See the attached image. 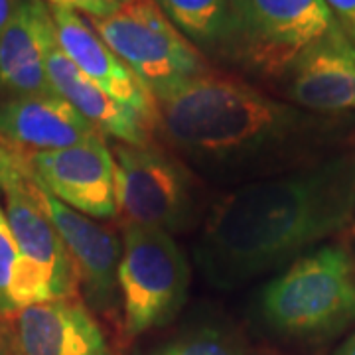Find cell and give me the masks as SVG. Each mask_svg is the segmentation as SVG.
Returning <instances> with one entry per match:
<instances>
[{"mask_svg": "<svg viewBox=\"0 0 355 355\" xmlns=\"http://www.w3.org/2000/svg\"><path fill=\"white\" fill-rule=\"evenodd\" d=\"M0 355H16L10 331H8V328H4V326H0Z\"/></svg>", "mask_w": 355, "mask_h": 355, "instance_id": "obj_23", "label": "cell"}, {"mask_svg": "<svg viewBox=\"0 0 355 355\" xmlns=\"http://www.w3.org/2000/svg\"><path fill=\"white\" fill-rule=\"evenodd\" d=\"M51 38L50 6L42 0H16L12 18L0 36V93L4 99L55 95L46 71Z\"/></svg>", "mask_w": 355, "mask_h": 355, "instance_id": "obj_14", "label": "cell"}, {"mask_svg": "<svg viewBox=\"0 0 355 355\" xmlns=\"http://www.w3.org/2000/svg\"><path fill=\"white\" fill-rule=\"evenodd\" d=\"M154 99L158 125L174 148L216 174L268 166L306 130L296 107L211 69Z\"/></svg>", "mask_w": 355, "mask_h": 355, "instance_id": "obj_2", "label": "cell"}, {"mask_svg": "<svg viewBox=\"0 0 355 355\" xmlns=\"http://www.w3.org/2000/svg\"><path fill=\"white\" fill-rule=\"evenodd\" d=\"M288 97L312 113L355 109V42L338 26L306 48L286 71Z\"/></svg>", "mask_w": 355, "mask_h": 355, "instance_id": "obj_12", "label": "cell"}, {"mask_svg": "<svg viewBox=\"0 0 355 355\" xmlns=\"http://www.w3.org/2000/svg\"><path fill=\"white\" fill-rule=\"evenodd\" d=\"M190 291V265L172 233L125 223L119 265L123 330L139 338L172 322Z\"/></svg>", "mask_w": 355, "mask_h": 355, "instance_id": "obj_5", "label": "cell"}, {"mask_svg": "<svg viewBox=\"0 0 355 355\" xmlns=\"http://www.w3.org/2000/svg\"><path fill=\"white\" fill-rule=\"evenodd\" d=\"M53 34L60 50L101 87L111 99L128 107L153 128L158 125V107L148 87L119 60L83 16L65 6H50Z\"/></svg>", "mask_w": 355, "mask_h": 355, "instance_id": "obj_11", "label": "cell"}, {"mask_svg": "<svg viewBox=\"0 0 355 355\" xmlns=\"http://www.w3.org/2000/svg\"><path fill=\"white\" fill-rule=\"evenodd\" d=\"M46 71L53 93L69 103L81 116H85L103 137H113L119 142L137 146L150 144L153 128L144 123V119L111 99L101 87L83 76L77 65L60 50L55 34L46 51Z\"/></svg>", "mask_w": 355, "mask_h": 355, "instance_id": "obj_16", "label": "cell"}, {"mask_svg": "<svg viewBox=\"0 0 355 355\" xmlns=\"http://www.w3.org/2000/svg\"><path fill=\"white\" fill-rule=\"evenodd\" d=\"M172 24L200 50L225 51L229 0H154Z\"/></svg>", "mask_w": 355, "mask_h": 355, "instance_id": "obj_17", "label": "cell"}, {"mask_svg": "<svg viewBox=\"0 0 355 355\" xmlns=\"http://www.w3.org/2000/svg\"><path fill=\"white\" fill-rule=\"evenodd\" d=\"M265 324L284 338L322 342L355 324V257L326 245L296 259L259 296Z\"/></svg>", "mask_w": 355, "mask_h": 355, "instance_id": "obj_3", "label": "cell"}, {"mask_svg": "<svg viewBox=\"0 0 355 355\" xmlns=\"http://www.w3.org/2000/svg\"><path fill=\"white\" fill-rule=\"evenodd\" d=\"M334 14V18L338 20V24L342 26V30L355 42V0H324Z\"/></svg>", "mask_w": 355, "mask_h": 355, "instance_id": "obj_21", "label": "cell"}, {"mask_svg": "<svg viewBox=\"0 0 355 355\" xmlns=\"http://www.w3.org/2000/svg\"><path fill=\"white\" fill-rule=\"evenodd\" d=\"M148 355H249L239 343L225 334L209 328L182 334L162 343Z\"/></svg>", "mask_w": 355, "mask_h": 355, "instance_id": "obj_19", "label": "cell"}, {"mask_svg": "<svg viewBox=\"0 0 355 355\" xmlns=\"http://www.w3.org/2000/svg\"><path fill=\"white\" fill-rule=\"evenodd\" d=\"M22 277V259L0 203V322L12 320L18 308V284Z\"/></svg>", "mask_w": 355, "mask_h": 355, "instance_id": "obj_18", "label": "cell"}, {"mask_svg": "<svg viewBox=\"0 0 355 355\" xmlns=\"http://www.w3.org/2000/svg\"><path fill=\"white\" fill-rule=\"evenodd\" d=\"M89 24L154 97L209 71L202 51L154 0H125L116 12L89 18Z\"/></svg>", "mask_w": 355, "mask_h": 355, "instance_id": "obj_7", "label": "cell"}, {"mask_svg": "<svg viewBox=\"0 0 355 355\" xmlns=\"http://www.w3.org/2000/svg\"><path fill=\"white\" fill-rule=\"evenodd\" d=\"M48 6H65L76 12L87 14L89 18H107L114 14L125 0H42Z\"/></svg>", "mask_w": 355, "mask_h": 355, "instance_id": "obj_20", "label": "cell"}, {"mask_svg": "<svg viewBox=\"0 0 355 355\" xmlns=\"http://www.w3.org/2000/svg\"><path fill=\"white\" fill-rule=\"evenodd\" d=\"M0 198L22 259L18 308L73 300L79 288L73 261L40 200L24 153L0 142Z\"/></svg>", "mask_w": 355, "mask_h": 355, "instance_id": "obj_4", "label": "cell"}, {"mask_svg": "<svg viewBox=\"0 0 355 355\" xmlns=\"http://www.w3.org/2000/svg\"><path fill=\"white\" fill-rule=\"evenodd\" d=\"M114 191L127 223L180 233L196 217V186L186 166L150 144L113 148Z\"/></svg>", "mask_w": 355, "mask_h": 355, "instance_id": "obj_8", "label": "cell"}, {"mask_svg": "<svg viewBox=\"0 0 355 355\" xmlns=\"http://www.w3.org/2000/svg\"><path fill=\"white\" fill-rule=\"evenodd\" d=\"M40 200L73 261L77 282L87 304L99 312H114L121 306L119 265L123 241L113 229L71 209L42 188Z\"/></svg>", "mask_w": 355, "mask_h": 355, "instance_id": "obj_10", "label": "cell"}, {"mask_svg": "<svg viewBox=\"0 0 355 355\" xmlns=\"http://www.w3.org/2000/svg\"><path fill=\"white\" fill-rule=\"evenodd\" d=\"M101 135L58 95L0 99V139L20 153H48Z\"/></svg>", "mask_w": 355, "mask_h": 355, "instance_id": "obj_15", "label": "cell"}, {"mask_svg": "<svg viewBox=\"0 0 355 355\" xmlns=\"http://www.w3.org/2000/svg\"><path fill=\"white\" fill-rule=\"evenodd\" d=\"M24 158L34 182L55 200L93 219L116 217L114 158L103 135L62 150L24 153Z\"/></svg>", "mask_w": 355, "mask_h": 355, "instance_id": "obj_9", "label": "cell"}, {"mask_svg": "<svg viewBox=\"0 0 355 355\" xmlns=\"http://www.w3.org/2000/svg\"><path fill=\"white\" fill-rule=\"evenodd\" d=\"M354 216L355 156H338L221 198L193 257L209 284L233 291L304 257Z\"/></svg>", "mask_w": 355, "mask_h": 355, "instance_id": "obj_1", "label": "cell"}, {"mask_svg": "<svg viewBox=\"0 0 355 355\" xmlns=\"http://www.w3.org/2000/svg\"><path fill=\"white\" fill-rule=\"evenodd\" d=\"M8 322L16 355H113L101 326L76 298L28 306Z\"/></svg>", "mask_w": 355, "mask_h": 355, "instance_id": "obj_13", "label": "cell"}, {"mask_svg": "<svg viewBox=\"0 0 355 355\" xmlns=\"http://www.w3.org/2000/svg\"><path fill=\"white\" fill-rule=\"evenodd\" d=\"M334 355H355V334H352V336L336 349V354Z\"/></svg>", "mask_w": 355, "mask_h": 355, "instance_id": "obj_24", "label": "cell"}, {"mask_svg": "<svg viewBox=\"0 0 355 355\" xmlns=\"http://www.w3.org/2000/svg\"><path fill=\"white\" fill-rule=\"evenodd\" d=\"M14 8H16V0H0V36L10 22Z\"/></svg>", "mask_w": 355, "mask_h": 355, "instance_id": "obj_22", "label": "cell"}, {"mask_svg": "<svg viewBox=\"0 0 355 355\" xmlns=\"http://www.w3.org/2000/svg\"><path fill=\"white\" fill-rule=\"evenodd\" d=\"M324 0H229L225 53L263 76H286L296 58L338 28Z\"/></svg>", "mask_w": 355, "mask_h": 355, "instance_id": "obj_6", "label": "cell"}]
</instances>
